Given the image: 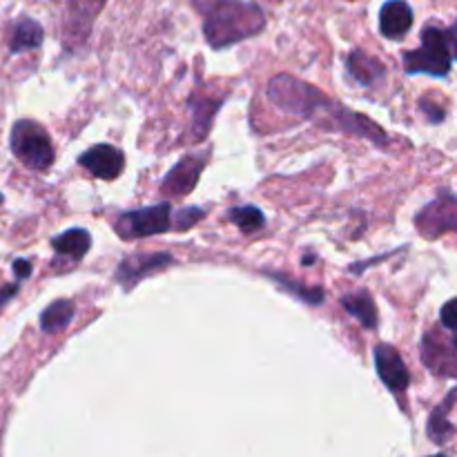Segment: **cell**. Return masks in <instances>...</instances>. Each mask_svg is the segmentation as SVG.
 <instances>
[{
    "instance_id": "cell-1",
    "label": "cell",
    "mask_w": 457,
    "mask_h": 457,
    "mask_svg": "<svg viewBox=\"0 0 457 457\" xmlns=\"http://www.w3.org/2000/svg\"><path fill=\"white\" fill-rule=\"evenodd\" d=\"M268 96L286 114L302 116V119L312 120V123L321 125L324 129H333V132L369 138L375 145H388L386 132L379 125H375L369 116L346 110L342 103L333 101L324 92L295 79V76H275L268 83Z\"/></svg>"
},
{
    "instance_id": "cell-2",
    "label": "cell",
    "mask_w": 457,
    "mask_h": 457,
    "mask_svg": "<svg viewBox=\"0 0 457 457\" xmlns=\"http://www.w3.org/2000/svg\"><path fill=\"white\" fill-rule=\"evenodd\" d=\"M204 13V36L210 47L223 49L253 38L266 27V13L257 3L244 0H192Z\"/></svg>"
},
{
    "instance_id": "cell-3",
    "label": "cell",
    "mask_w": 457,
    "mask_h": 457,
    "mask_svg": "<svg viewBox=\"0 0 457 457\" xmlns=\"http://www.w3.org/2000/svg\"><path fill=\"white\" fill-rule=\"evenodd\" d=\"M453 65V54H451L446 29L436 25H428L422 29V45L413 52L404 54V71L409 76L428 74L436 79L449 76Z\"/></svg>"
},
{
    "instance_id": "cell-4",
    "label": "cell",
    "mask_w": 457,
    "mask_h": 457,
    "mask_svg": "<svg viewBox=\"0 0 457 457\" xmlns=\"http://www.w3.org/2000/svg\"><path fill=\"white\" fill-rule=\"evenodd\" d=\"M12 152L25 168L43 172L54 163V145L38 123L22 119L12 129Z\"/></svg>"
},
{
    "instance_id": "cell-5",
    "label": "cell",
    "mask_w": 457,
    "mask_h": 457,
    "mask_svg": "<svg viewBox=\"0 0 457 457\" xmlns=\"http://www.w3.org/2000/svg\"><path fill=\"white\" fill-rule=\"evenodd\" d=\"M170 223H172V205L156 204L150 208L123 212L116 219L114 230L123 239H143V237L163 235L172 228Z\"/></svg>"
},
{
    "instance_id": "cell-6",
    "label": "cell",
    "mask_w": 457,
    "mask_h": 457,
    "mask_svg": "<svg viewBox=\"0 0 457 457\" xmlns=\"http://www.w3.org/2000/svg\"><path fill=\"white\" fill-rule=\"evenodd\" d=\"M415 226L427 239H440L446 232L457 230V195L451 190H440L436 201L420 210Z\"/></svg>"
},
{
    "instance_id": "cell-7",
    "label": "cell",
    "mask_w": 457,
    "mask_h": 457,
    "mask_svg": "<svg viewBox=\"0 0 457 457\" xmlns=\"http://www.w3.org/2000/svg\"><path fill=\"white\" fill-rule=\"evenodd\" d=\"M107 0H70L65 9V43L80 47L92 34L94 21Z\"/></svg>"
},
{
    "instance_id": "cell-8",
    "label": "cell",
    "mask_w": 457,
    "mask_h": 457,
    "mask_svg": "<svg viewBox=\"0 0 457 457\" xmlns=\"http://www.w3.org/2000/svg\"><path fill=\"white\" fill-rule=\"evenodd\" d=\"M174 257L170 253H147V254H129L116 268V281L123 286V290H132L134 284L145 279L152 272H159L163 268L172 266Z\"/></svg>"
},
{
    "instance_id": "cell-9",
    "label": "cell",
    "mask_w": 457,
    "mask_h": 457,
    "mask_svg": "<svg viewBox=\"0 0 457 457\" xmlns=\"http://www.w3.org/2000/svg\"><path fill=\"white\" fill-rule=\"evenodd\" d=\"M205 168V156L187 154L165 174V179L161 181L159 190L165 196H186L195 190V186L199 183L201 172Z\"/></svg>"
},
{
    "instance_id": "cell-10",
    "label": "cell",
    "mask_w": 457,
    "mask_h": 457,
    "mask_svg": "<svg viewBox=\"0 0 457 457\" xmlns=\"http://www.w3.org/2000/svg\"><path fill=\"white\" fill-rule=\"evenodd\" d=\"M79 163L83 168H87V172H92L96 179H103V181H114L125 168V156L119 147L107 145V143H101V145H94L89 150H85L83 154L79 156Z\"/></svg>"
},
{
    "instance_id": "cell-11",
    "label": "cell",
    "mask_w": 457,
    "mask_h": 457,
    "mask_svg": "<svg viewBox=\"0 0 457 457\" xmlns=\"http://www.w3.org/2000/svg\"><path fill=\"white\" fill-rule=\"evenodd\" d=\"M422 360L428 369L442 378H457V346L451 339L449 344L437 335V330L424 337L422 342Z\"/></svg>"
},
{
    "instance_id": "cell-12",
    "label": "cell",
    "mask_w": 457,
    "mask_h": 457,
    "mask_svg": "<svg viewBox=\"0 0 457 457\" xmlns=\"http://www.w3.org/2000/svg\"><path fill=\"white\" fill-rule=\"evenodd\" d=\"M375 369H378L379 379L386 384L388 391L393 393H404L411 384L409 369H406L404 360L400 357V353L395 351L388 344H379L375 348Z\"/></svg>"
},
{
    "instance_id": "cell-13",
    "label": "cell",
    "mask_w": 457,
    "mask_h": 457,
    "mask_svg": "<svg viewBox=\"0 0 457 457\" xmlns=\"http://www.w3.org/2000/svg\"><path fill=\"white\" fill-rule=\"evenodd\" d=\"M413 27V9L406 0H388L379 12V29L386 38L400 40Z\"/></svg>"
},
{
    "instance_id": "cell-14",
    "label": "cell",
    "mask_w": 457,
    "mask_h": 457,
    "mask_svg": "<svg viewBox=\"0 0 457 457\" xmlns=\"http://www.w3.org/2000/svg\"><path fill=\"white\" fill-rule=\"evenodd\" d=\"M346 70L353 80H357L364 87H370L375 83H382L386 79V67L378 61V58L369 56L361 49H353L346 58Z\"/></svg>"
},
{
    "instance_id": "cell-15",
    "label": "cell",
    "mask_w": 457,
    "mask_h": 457,
    "mask_svg": "<svg viewBox=\"0 0 457 457\" xmlns=\"http://www.w3.org/2000/svg\"><path fill=\"white\" fill-rule=\"evenodd\" d=\"M221 98L204 96V94H192L187 105L192 112V137L195 141H204L210 132V125H212L214 114L221 107Z\"/></svg>"
},
{
    "instance_id": "cell-16",
    "label": "cell",
    "mask_w": 457,
    "mask_h": 457,
    "mask_svg": "<svg viewBox=\"0 0 457 457\" xmlns=\"http://www.w3.org/2000/svg\"><path fill=\"white\" fill-rule=\"evenodd\" d=\"M455 402H457V388H453V391L445 397V402H442L440 406H436V409L431 411V418H428V424H427V433L428 437H431V442H436L437 446L446 445L449 437L455 433V427L449 422V413L451 409H453Z\"/></svg>"
},
{
    "instance_id": "cell-17",
    "label": "cell",
    "mask_w": 457,
    "mask_h": 457,
    "mask_svg": "<svg viewBox=\"0 0 457 457\" xmlns=\"http://www.w3.org/2000/svg\"><path fill=\"white\" fill-rule=\"evenodd\" d=\"M89 245H92V237L83 228H74V230H67L56 239H52V248L56 250V254L70 257L71 262H80L87 254Z\"/></svg>"
},
{
    "instance_id": "cell-18",
    "label": "cell",
    "mask_w": 457,
    "mask_h": 457,
    "mask_svg": "<svg viewBox=\"0 0 457 457\" xmlns=\"http://www.w3.org/2000/svg\"><path fill=\"white\" fill-rule=\"evenodd\" d=\"M45 31L43 27L38 25L31 18H21L16 21L12 29V38H9V47H12V54H21V52H29V49H36L43 45Z\"/></svg>"
},
{
    "instance_id": "cell-19",
    "label": "cell",
    "mask_w": 457,
    "mask_h": 457,
    "mask_svg": "<svg viewBox=\"0 0 457 457\" xmlns=\"http://www.w3.org/2000/svg\"><path fill=\"white\" fill-rule=\"evenodd\" d=\"M342 306L360 321L364 328H375L378 326V306H375L373 297L366 290H357V293L342 297Z\"/></svg>"
},
{
    "instance_id": "cell-20",
    "label": "cell",
    "mask_w": 457,
    "mask_h": 457,
    "mask_svg": "<svg viewBox=\"0 0 457 457\" xmlns=\"http://www.w3.org/2000/svg\"><path fill=\"white\" fill-rule=\"evenodd\" d=\"M71 320H74V302H70V299H58V302H54L52 306H47L43 311V315H40V328L52 335L61 333V330H65L71 324Z\"/></svg>"
},
{
    "instance_id": "cell-21",
    "label": "cell",
    "mask_w": 457,
    "mask_h": 457,
    "mask_svg": "<svg viewBox=\"0 0 457 457\" xmlns=\"http://www.w3.org/2000/svg\"><path fill=\"white\" fill-rule=\"evenodd\" d=\"M228 217H230V221H235L237 226H239V230L245 232V235L262 230V228L266 226V217H263L262 210L254 208V205H239V208H232L230 212H228Z\"/></svg>"
},
{
    "instance_id": "cell-22",
    "label": "cell",
    "mask_w": 457,
    "mask_h": 457,
    "mask_svg": "<svg viewBox=\"0 0 457 457\" xmlns=\"http://www.w3.org/2000/svg\"><path fill=\"white\" fill-rule=\"evenodd\" d=\"M266 275L272 277V281H277L279 286H284L286 290L295 293L299 299H303V302L315 303V306H317V303L324 302V290H321V288H306V286H302V284H295L290 277L277 275V272H266Z\"/></svg>"
},
{
    "instance_id": "cell-23",
    "label": "cell",
    "mask_w": 457,
    "mask_h": 457,
    "mask_svg": "<svg viewBox=\"0 0 457 457\" xmlns=\"http://www.w3.org/2000/svg\"><path fill=\"white\" fill-rule=\"evenodd\" d=\"M204 217H205L204 208H196V205H192V208H181L177 212V217H174L172 228H177V230H187V228H192L195 223H199Z\"/></svg>"
},
{
    "instance_id": "cell-24",
    "label": "cell",
    "mask_w": 457,
    "mask_h": 457,
    "mask_svg": "<svg viewBox=\"0 0 457 457\" xmlns=\"http://www.w3.org/2000/svg\"><path fill=\"white\" fill-rule=\"evenodd\" d=\"M440 321L446 330H451V333L457 330V297H453L451 302H446L445 306H442Z\"/></svg>"
},
{
    "instance_id": "cell-25",
    "label": "cell",
    "mask_w": 457,
    "mask_h": 457,
    "mask_svg": "<svg viewBox=\"0 0 457 457\" xmlns=\"http://www.w3.org/2000/svg\"><path fill=\"white\" fill-rule=\"evenodd\" d=\"M420 110H422L424 114H427V119L431 120V123H442V120H445V116H446L445 107L437 105V103H433L431 98H427V96H424L422 101H420Z\"/></svg>"
},
{
    "instance_id": "cell-26",
    "label": "cell",
    "mask_w": 457,
    "mask_h": 457,
    "mask_svg": "<svg viewBox=\"0 0 457 457\" xmlns=\"http://www.w3.org/2000/svg\"><path fill=\"white\" fill-rule=\"evenodd\" d=\"M13 275H16L18 279H27V277L31 275V263L27 262V259H16V262H13Z\"/></svg>"
},
{
    "instance_id": "cell-27",
    "label": "cell",
    "mask_w": 457,
    "mask_h": 457,
    "mask_svg": "<svg viewBox=\"0 0 457 457\" xmlns=\"http://www.w3.org/2000/svg\"><path fill=\"white\" fill-rule=\"evenodd\" d=\"M446 40H449L451 54H453V61H457V21L446 29Z\"/></svg>"
},
{
    "instance_id": "cell-28",
    "label": "cell",
    "mask_w": 457,
    "mask_h": 457,
    "mask_svg": "<svg viewBox=\"0 0 457 457\" xmlns=\"http://www.w3.org/2000/svg\"><path fill=\"white\" fill-rule=\"evenodd\" d=\"M16 293H18V286H4V288H0V308H3Z\"/></svg>"
},
{
    "instance_id": "cell-29",
    "label": "cell",
    "mask_w": 457,
    "mask_h": 457,
    "mask_svg": "<svg viewBox=\"0 0 457 457\" xmlns=\"http://www.w3.org/2000/svg\"><path fill=\"white\" fill-rule=\"evenodd\" d=\"M0 201H3V196H0Z\"/></svg>"
}]
</instances>
